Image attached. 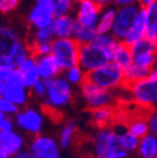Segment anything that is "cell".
Returning <instances> with one entry per match:
<instances>
[{
    "label": "cell",
    "instance_id": "cell-44",
    "mask_svg": "<svg viewBox=\"0 0 157 158\" xmlns=\"http://www.w3.org/2000/svg\"><path fill=\"white\" fill-rule=\"evenodd\" d=\"M92 2H94L98 6H101V8L111 6V4H113V0H92Z\"/></svg>",
    "mask_w": 157,
    "mask_h": 158
},
{
    "label": "cell",
    "instance_id": "cell-27",
    "mask_svg": "<svg viewBox=\"0 0 157 158\" xmlns=\"http://www.w3.org/2000/svg\"><path fill=\"white\" fill-rule=\"evenodd\" d=\"M95 35H97V30L94 28H88V27L78 24L75 22V28H74V31H73V36L72 38L79 45L91 43L93 39H94Z\"/></svg>",
    "mask_w": 157,
    "mask_h": 158
},
{
    "label": "cell",
    "instance_id": "cell-26",
    "mask_svg": "<svg viewBox=\"0 0 157 158\" xmlns=\"http://www.w3.org/2000/svg\"><path fill=\"white\" fill-rule=\"evenodd\" d=\"M77 123L73 121H68L64 123V126L62 127L59 135H58V143L62 149H67L69 148L74 139H75V134H77Z\"/></svg>",
    "mask_w": 157,
    "mask_h": 158
},
{
    "label": "cell",
    "instance_id": "cell-21",
    "mask_svg": "<svg viewBox=\"0 0 157 158\" xmlns=\"http://www.w3.org/2000/svg\"><path fill=\"white\" fill-rule=\"evenodd\" d=\"M145 30H146V16H145V9L141 8L132 28L129 29L128 34L126 35L123 43L127 44L128 47H131L134 43L140 42L141 39L145 38Z\"/></svg>",
    "mask_w": 157,
    "mask_h": 158
},
{
    "label": "cell",
    "instance_id": "cell-17",
    "mask_svg": "<svg viewBox=\"0 0 157 158\" xmlns=\"http://www.w3.org/2000/svg\"><path fill=\"white\" fill-rule=\"evenodd\" d=\"M35 58V63H36V69L39 73L40 79L44 81H52L53 78L61 75L62 70L58 67L57 62L53 59L50 54L43 55V56H34Z\"/></svg>",
    "mask_w": 157,
    "mask_h": 158
},
{
    "label": "cell",
    "instance_id": "cell-50",
    "mask_svg": "<svg viewBox=\"0 0 157 158\" xmlns=\"http://www.w3.org/2000/svg\"><path fill=\"white\" fill-rule=\"evenodd\" d=\"M36 2H40V0H36Z\"/></svg>",
    "mask_w": 157,
    "mask_h": 158
},
{
    "label": "cell",
    "instance_id": "cell-48",
    "mask_svg": "<svg viewBox=\"0 0 157 158\" xmlns=\"http://www.w3.org/2000/svg\"><path fill=\"white\" fill-rule=\"evenodd\" d=\"M2 92H3V82H0V97H2Z\"/></svg>",
    "mask_w": 157,
    "mask_h": 158
},
{
    "label": "cell",
    "instance_id": "cell-29",
    "mask_svg": "<svg viewBox=\"0 0 157 158\" xmlns=\"http://www.w3.org/2000/svg\"><path fill=\"white\" fill-rule=\"evenodd\" d=\"M63 77L67 79V82L70 85L78 87H81V84L87 79V74L79 65H74L72 68H68L67 70H63Z\"/></svg>",
    "mask_w": 157,
    "mask_h": 158
},
{
    "label": "cell",
    "instance_id": "cell-49",
    "mask_svg": "<svg viewBox=\"0 0 157 158\" xmlns=\"http://www.w3.org/2000/svg\"><path fill=\"white\" fill-rule=\"evenodd\" d=\"M70 2H72L73 4H78V3H79V2H82V0H70Z\"/></svg>",
    "mask_w": 157,
    "mask_h": 158
},
{
    "label": "cell",
    "instance_id": "cell-39",
    "mask_svg": "<svg viewBox=\"0 0 157 158\" xmlns=\"http://www.w3.org/2000/svg\"><path fill=\"white\" fill-rule=\"evenodd\" d=\"M14 119L13 117L0 113V131H13L14 129Z\"/></svg>",
    "mask_w": 157,
    "mask_h": 158
},
{
    "label": "cell",
    "instance_id": "cell-34",
    "mask_svg": "<svg viewBox=\"0 0 157 158\" xmlns=\"http://www.w3.org/2000/svg\"><path fill=\"white\" fill-rule=\"evenodd\" d=\"M53 39H54L53 31L50 27H48L43 29H36L33 34V39L30 43H52Z\"/></svg>",
    "mask_w": 157,
    "mask_h": 158
},
{
    "label": "cell",
    "instance_id": "cell-32",
    "mask_svg": "<svg viewBox=\"0 0 157 158\" xmlns=\"http://www.w3.org/2000/svg\"><path fill=\"white\" fill-rule=\"evenodd\" d=\"M52 8L54 18L68 15L73 10V3L70 0H47Z\"/></svg>",
    "mask_w": 157,
    "mask_h": 158
},
{
    "label": "cell",
    "instance_id": "cell-36",
    "mask_svg": "<svg viewBox=\"0 0 157 158\" xmlns=\"http://www.w3.org/2000/svg\"><path fill=\"white\" fill-rule=\"evenodd\" d=\"M146 123L148 128V134L157 137V109H151L146 115Z\"/></svg>",
    "mask_w": 157,
    "mask_h": 158
},
{
    "label": "cell",
    "instance_id": "cell-37",
    "mask_svg": "<svg viewBox=\"0 0 157 158\" xmlns=\"http://www.w3.org/2000/svg\"><path fill=\"white\" fill-rule=\"evenodd\" d=\"M19 109H20L19 107H16L13 103H10L9 101L4 99L3 97H0V113H4L6 115L14 117L19 112Z\"/></svg>",
    "mask_w": 157,
    "mask_h": 158
},
{
    "label": "cell",
    "instance_id": "cell-4",
    "mask_svg": "<svg viewBox=\"0 0 157 158\" xmlns=\"http://www.w3.org/2000/svg\"><path fill=\"white\" fill-rule=\"evenodd\" d=\"M50 55L61 70L78 65L79 44L73 38H54L50 43Z\"/></svg>",
    "mask_w": 157,
    "mask_h": 158
},
{
    "label": "cell",
    "instance_id": "cell-1",
    "mask_svg": "<svg viewBox=\"0 0 157 158\" xmlns=\"http://www.w3.org/2000/svg\"><path fill=\"white\" fill-rule=\"evenodd\" d=\"M30 55L28 43L9 27L0 28V64L16 69L27 56Z\"/></svg>",
    "mask_w": 157,
    "mask_h": 158
},
{
    "label": "cell",
    "instance_id": "cell-42",
    "mask_svg": "<svg viewBox=\"0 0 157 158\" xmlns=\"http://www.w3.org/2000/svg\"><path fill=\"white\" fill-rule=\"evenodd\" d=\"M13 69L14 68H10V67L0 64V82H4L5 79L9 77V74L13 72Z\"/></svg>",
    "mask_w": 157,
    "mask_h": 158
},
{
    "label": "cell",
    "instance_id": "cell-23",
    "mask_svg": "<svg viewBox=\"0 0 157 158\" xmlns=\"http://www.w3.org/2000/svg\"><path fill=\"white\" fill-rule=\"evenodd\" d=\"M112 62L116 63L123 70L132 64V53L127 44L123 42H118L116 44L112 53Z\"/></svg>",
    "mask_w": 157,
    "mask_h": 158
},
{
    "label": "cell",
    "instance_id": "cell-8",
    "mask_svg": "<svg viewBox=\"0 0 157 158\" xmlns=\"http://www.w3.org/2000/svg\"><path fill=\"white\" fill-rule=\"evenodd\" d=\"M14 123L20 131L34 137L42 134L44 127V117L40 110L33 107H23L14 115Z\"/></svg>",
    "mask_w": 157,
    "mask_h": 158
},
{
    "label": "cell",
    "instance_id": "cell-22",
    "mask_svg": "<svg viewBox=\"0 0 157 158\" xmlns=\"http://www.w3.org/2000/svg\"><path fill=\"white\" fill-rule=\"evenodd\" d=\"M143 9L146 16L145 39L157 45V2Z\"/></svg>",
    "mask_w": 157,
    "mask_h": 158
},
{
    "label": "cell",
    "instance_id": "cell-9",
    "mask_svg": "<svg viewBox=\"0 0 157 158\" xmlns=\"http://www.w3.org/2000/svg\"><path fill=\"white\" fill-rule=\"evenodd\" d=\"M120 132L113 128H100L92 137V152L94 158H103L107 153L118 148Z\"/></svg>",
    "mask_w": 157,
    "mask_h": 158
},
{
    "label": "cell",
    "instance_id": "cell-40",
    "mask_svg": "<svg viewBox=\"0 0 157 158\" xmlns=\"http://www.w3.org/2000/svg\"><path fill=\"white\" fill-rule=\"evenodd\" d=\"M128 157H129V153L127 151H125L123 148L118 147V148L113 149L112 152L107 153L103 158H128Z\"/></svg>",
    "mask_w": 157,
    "mask_h": 158
},
{
    "label": "cell",
    "instance_id": "cell-45",
    "mask_svg": "<svg viewBox=\"0 0 157 158\" xmlns=\"http://www.w3.org/2000/svg\"><path fill=\"white\" fill-rule=\"evenodd\" d=\"M156 2L157 0H138V5L141 8H146V6H148V5H151V4L156 3Z\"/></svg>",
    "mask_w": 157,
    "mask_h": 158
},
{
    "label": "cell",
    "instance_id": "cell-41",
    "mask_svg": "<svg viewBox=\"0 0 157 158\" xmlns=\"http://www.w3.org/2000/svg\"><path fill=\"white\" fill-rule=\"evenodd\" d=\"M113 4L118 8H123V6H129V5H137L138 4V0H113Z\"/></svg>",
    "mask_w": 157,
    "mask_h": 158
},
{
    "label": "cell",
    "instance_id": "cell-47",
    "mask_svg": "<svg viewBox=\"0 0 157 158\" xmlns=\"http://www.w3.org/2000/svg\"><path fill=\"white\" fill-rule=\"evenodd\" d=\"M0 158H11L9 154H6L4 151H2V149H0Z\"/></svg>",
    "mask_w": 157,
    "mask_h": 158
},
{
    "label": "cell",
    "instance_id": "cell-18",
    "mask_svg": "<svg viewBox=\"0 0 157 158\" xmlns=\"http://www.w3.org/2000/svg\"><path fill=\"white\" fill-rule=\"evenodd\" d=\"M75 28V18L70 14L57 16L53 19L50 29L54 38H72Z\"/></svg>",
    "mask_w": 157,
    "mask_h": 158
},
{
    "label": "cell",
    "instance_id": "cell-35",
    "mask_svg": "<svg viewBox=\"0 0 157 158\" xmlns=\"http://www.w3.org/2000/svg\"><path fill=\"white\" fill-rule=\"evenodd\" d=\"M47 87H48V81H44V79H39V81L29 89V92L34 97L39 98V99H43V98L45 97V94H47Z\"/></svg>",
    "mask_w": 157,
    "mask_h": 158
},
{
    "label": "cell",
    "instance_id": "cell-12",
    "mask_svg": "<svg viewBox=\"0 0 157 158\" xmlns=\"http://www.w3.org/2000/svg\"><path fill=\"white\" fill-rule=\"evenodd\" d=\"M28 151L35 158H61L62 148L52 135L39 134L32 138Z\"/></svg>",
    "mask_w": 157,
    "mask_h": 158
},
{
    "label": "cell",
    "instance_id": "cell-6",
    "mask_svg": "<svg viewBox=\"0 0 157 158\" xmlns=\"http://www.w3.org/2000/svg\"><path fill=\"white\" fill-rule=\"evenodd\" d=\"M112 50L104 49L94 43H88L79 45V55H78V65L86 74L100 68L109 62H112Z\"/></svg>",
    "mask_w": 157,
    "mask_h": 158
},
{
    "label": "cell",
    "instance_id": "cell-25",
    "mask_svg": "<svg viewBox=\"0 0 157 158\" xmlns=\"http://www.w3.org/2000/svg\"><path fill=\"white\" fill-rule=\"evenodd\" d=\"M136 152L140 158H157V137L146 134L145 137L140 138Z\"/></svg>",
    "mask_w": 157,
    "mask_h": 158
},
{
    "label": "cell",
    "instance_id": "cell-14",
    "mask_svg": "<svg viewBox=\"0 0 157 158\" xmlns=\"http://www.w3.org/2000/svg\"><path fill=\"white\" fill-rule=\"evenodd\" d=\"M53 19H54V15L50 5L48 4L47 0H40V2H36V4L30 10L28 22L36 30V29L50 27Z\"/></svg>",
    "mask_w": 157,
    "mask_h": 158
},
{
    "label": "cell",
    "instance_id": "cell-19",
    "mask_svg": "<svg viewBox=\"0 0 157 158\" xmlns=\"http://www.w3.org/2000/svg\"><path fill=\"white\" fill-rule=\"evenodd\" d=\"M16 70L23 74V79H24V83H25V87L28 89H30L39 79V73H38V69H36V63H35V58L33 55H29L27 56L24 60L16 67Z\"/></svg>",
    "mask_w": 157,
    "mask_h": 158
},
{
    "label": "cell",
    "instance_id": "cell-15",
    "mask_svg": "<svg viewBox=\"0 0 157 158\" xmlns=\"http://www.w3.org/2000/svg\"><path fill=\"white\" fill-rule=\"evenodd\" d=\"M2 97L4 99L9 101L10 103H13L14 106L23 108V107H27L30 99V92L25 85L3 83Z\"/></svg>",
    "mask_w": 157,
    "mask_h": 158
},
{
    "label": "cell",
    "instance_id": "cell-7",
    "mask_svg": "<svg viewBox=\"0 0 157 158\" xmlns=\"http://www.w3.org/2000/svg\"><path fill=\"white\" fill-rule=\"evenodd\" d=\"M81 95L86 106L91 109L102 108V107H114L117 102V97L114 92L102 89L95 84L86 81L81 84Z\"/></svg>",
    "mask_w": 157,
    "mask_h": 158
},
{
    "label": "cell",
    "instance_id": "cell-43",
    "mask_svg": "<svg viewBox=\"0 0 157 158\" xmlns=\"http://www.w3.org/2000/svg\"><path fill=\"white\" fill-rule=\"evenodd\" d=\"M11 158H35V157L28 149H22L20 152H18L14 156H11Z\"/></svg>",
    "mask_w": 157,
    "mask_h": 158
},
{
    "label": "cell",
    "instance_id": "cell-2",
    "mask_svg": "<svg viewBox=\"0 0 157 158\" xmlns=\"http://www.w3.org/2000/svg\"><path fill=\"white\" fill-rule=\"evenodd\" d=\"M73 101V85H70L63 75H58L48 81L47 94L43 98L44 112H58L70 104Z\"/></svg>",
    "mask_w": 157,
    "mask_h": 158
},
{
    "label": "cell",
    "instance_id": "cell-13",
    "mask_svg": "<svg viewBox=\"0 0 157 158\" xmlns=\"http://www.w3.org/2000/svg\"><path fill=\"white\" fill-rule=\"evenodd\" d=\"M101 10L102 8L98 6L92 0H82V2L77 4V10L74 16L75 22L81 25L95 29Z\"/></svg>",
    "mask_w": 157,
    "mask_h": 158
},
{
    "label": "cell",
    "instance_id": "cell-10",
    "mask_svg": "<svg viewBox=\"0 0 157 158\" xmlns=\"http://www.w3.org/2000/svg\"><path fill=\"white\" fill-rule=\"evenodd\" d=\"M141 6L138 5H129V6H123V8L117 9L114 23L111 30V34L113 35L116 40H118V42L125 40L126 35L128 34L137 15H138Z\"/></svg>",
    "mask_w": 157,
    "mask_h": 158
},
{
    "label": "cell",
    "instance_id": "cell-11",
    "mask_svg": "<svg viewBox=\"0 0 157 158\" xmlns=\"http://www.w3.org/2000/svg\"><path fill=\"white\" fill-rule=\"evenodd\" d=\"M132 53V63L151 70L157 63V45L147 39H141L129 47Z\"/></svg>",
    "mask_w": 157,
    "mask_h": 158
},
{
    "label": "cell",
    "instance_id": "cell-5",
    "mask_svg": "<svg viewBox=\"0 0 157 158\" xmlns=\"http://www.w3.org/2000/svg\"><path fill=\"white\" fill-rule=\"evenodd\" d=\"M133 102L141 108L155 109L157 107V79L148 75L138 82L126 85Z\"/></svg>",
    "mask_w": 157,
    "mask_h": 158
},
{
    "label": "cell",
    "instance_id": "cell-24",
    "mask_svg": "<svg viewBox=\"0 0 157 158\" xmlns=\"http://www.w3.org/2000/svg\"><path fill=\"white\" fill-rule=\"evenodd\" d=\"M117 9L113 6H106L102 8L100 18H98V23L95 27V30L98 34H109L114 23Z\"/></svg>",
    "mask_w": 157,
    "mask_h": 158
},
{
    "label": "cell",
    "instance_id": "cell-28",
    "mask_svg": "<svg viewBox=\"0 0 157 158\" xmlns=\"http://www.w3.org/2000/svg\"><path fill=\"white\" fill-rule=\"evenodd\" d=\"M150 72L148 69H145L142 67H138L136 64H131L129 67H127L125 70H123V75H125V84L128 85V84H132L134 82H138L141 79L146 78L150 75Z\"/></svg>",
    "mask_w": 157,
    "mask_h": 158
},
{
    "label": "cell",
    "instance_id": "cell-31",
    "mask_svg": "<svg viewBox=\"0 0 157 158\" xmlns=\"http://www.w3.org/2000/svg\"><path fill=\"white\" fill-rule=\"evenodd\" d=\"M127 131L136 135L137 138H142L146 134H148V128H147V123H146V118L142 117H136L131 122H128L127 124Z\"/></svg>",
    "mask_w": 157,
    "mask_h": 158
},
{
    "label": "cell",
    "instance_id": "cell-30",
    "mask_svg": "<svg viewBox=\"0 0 157 158\" xmlns=\"http://www.w3.org/2000/svg\"><path fill=\"white\" fill-rule=\"evenodd\" d=\"M118 143L121 148H123L128 153H132L137 151V147H138V143H140V138L131 134L128 131H123V132H120L118 134Z\"/></svg>",
    "mask_w": 157,
    "mask_h": 158
},
{
    "label": "cell",
    "instance_id": "cell-20",
    "mask_svg": "<svg viewBox=\"0 0 157 158\" xmlns=\"http://www.w3.org/2000/svg\"><path fill=\"white\" fill-rule=\"evenodd\" d=\"M116 119L114 107H102L91 109V122L97 128H108Z\"/></svg>",
    "mask_w": 157,
    "mask_h": 158
},
{
    "label": "cell",
    "instance_id": "cell-38",
    "mask_svg": "<svg viewBox=\"0 0 157 158\" xmlns=\"http://www.w3.org/2000/svg\"><path fill=\"white\" fill-rule=\"evenodd\" d=\"M20 0H0V13L6 14L15 10Z\"/></svg>",
    "mask_w": 157,
    "mask_h": 158
},
{
    "label": "cell",
    "instance_id": "cell-33",
    "mask_svg": "<svg viewBox=\"0 0 157 158\" xmlns=\"http://www.w3.org/2000/svg\"><path fill=\"white\" fill-rule=\"evenodd\" d=\"M92 43L100 45V47H102L104 49H108V50H112L113 52V49H114L116 44L118 43V40H116L111 33L109 34H98L97 33V35L94 36Z\"/></svg>",
    "mask_w": 157,
    "mask_h": 158
},
{
    "label": "cell",
    "instance_id": "cell-46",
    "mask_svg": "<svg viewBox=\"0 0 157 158\" xmlns=\"http://www.w3.org/2000/svg\"><path fill=\"white\" fill-rule=\"evenodd\" d=\"M150 75L157 79V63H156V64L153 65V68L151 69V72H150Z\"/></svg>",
    "mask_w": 157,
    "mask_h": 158
},
{
    "label": "cell",
    "instance_id": "cell-3",
    "mask_svg": "<svg viewBox=\"0 0 157 158\" xmlns=\"http://www.w3.org/2000/svg\"><path fill=\"white\" fill-rule=\"evenodd\" d=\"M87 81L95 84L106 90L114 92L122 87H126L125 84V75L123 69L120 68L116 63L109 62L100 68H97L87 74Z\"/></svg>",
    "mask_w": 157,
    "mask_h": 158
},
{
    "label": "cell",
    "instance_id": "cell-16",
    "mask_svg": "<svg viewBox=\"0 0 157 158\" xmlns=\"http://www.w3.org/2000/svg\"><path fill=\"white\" fill-rule=\"evenodd\" d=\"M25 147L24 137L19 133L13 131H0V149L4 151L10 157L15 153L20 152Z\"/></svg>",
    "mask_w": 157,
    "mask_h": 158
}]
</instances>
